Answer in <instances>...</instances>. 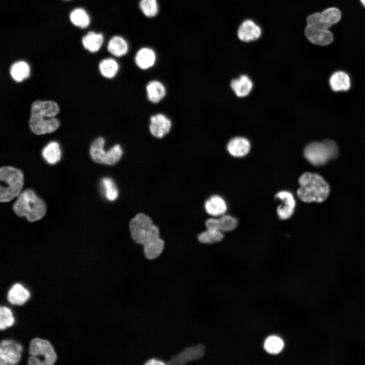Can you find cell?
Masks as SVG:
<instances>
[{
  "instance_id": "obj_8",
  "label": "cell",
  "mask_w": 365,
  "mask_h": 365,
  "mask_svg": "<svg viewBox=\"0 0 365 365\" xmlns=\"http://www.w3.org/2000/svg\"><path fill=\"white\" fill-rule=\"evenodd\" d=\"M29 128L34 134L40 135L55 131L60 125V121L55 117L46 118L30 115L28 121Z\"/></svg>"
},
{
  "instance_id": "obj_5",
  "label": "cell",
  "mask_w": 365,
  "mask_h": 365,
  "mask_svg": "<svg viewBox=\"0 0 365 365\" xmlns=\"http://www.w3.org/2000/svg\"><path fill=\"white\" fill-rule=\"evenodd\" d=\"M338 152L337 143L326 139L308 144L304 149V156L312 165L319 166L336 158Z\"/></svg>"
},
{
  "instance_id": "obj_21",
  "label": "cell",
  "mask_w": 365,
  "mask_h": 365,
  "mask_svg": "<svg viewBox=\"0 0 365 365\" xmlns=\"http://www.w3.org/2000/svg\"><path fill=\"white\" fill-rule=\"evenodd\" d=\"M206 212L212 216L224 214L227 209L225 200L220 196L213 195L209 198L205 203Z\"/></svg>"
},
{
  "instance_id": "obj_3",
  "label": "cell",
  "mask_w": 365,
  "mask_h": 365,
  "mask_svg": "<svg viewBox=\"0 0 365 365\" xmlns=\"http://www.w3.org/2000/svg\"><path fill=\"white\" fill-rule=\"evenodd\" d=\"M13 208L17 215L25 216L30 222L41 219L46 212L45 203L31 189L25 190L19 194Z\"/></svg>"
},
{
  "instance_id": "obj_22",
  "label": "cell",
  "mask_w": 365,
  "mask_h": 365,
  "mask_svg": "<svg viewBox=\"0 0 365 365\" xmlns=\"http://www.w3.org/2000/svg\"><path fill=\"white\" fill-rule=\"evenodd\" d=\"M231 86L236 95L240 97L247 96L252 88L251 80L245 75L240 76L238 79L231 82Z\"/></svg>"
},
{
  "instance_id": "obj_17",
  "label": "cell",
  "mask_w": 365,
  "mask_h": 365,
  "mask_svg": "<svg viewBox=\"0 0 365 365\" xmlns=\"http://www.w3.org/2000/svg\"><path fill=\"white\" fill-rule=\"evenodd\" d=\"M250 144L248 139L242 137H236L231 139L227 144L230 154L235 157H242L249 152Z\"/></svg>"
},
{
  "instance_id": "obj_36",
  "label": "cell",
  "mask_w": 365,
  "mask_h": 365,
  "mask_svg": "<svg viewBox=\"0 0 365 365\" xmlns=\"http://www.w3.org/2000/svg\"><path fill=\"white\" fill-rule=\"evenodd\" d=\"M145 364L148 365H155V364H164L165 363L159 359L156 358H152L148 360L145 363Z\"/></svg>"
},
{
  "instance_id": "obj_9",
  "label": "cell",
  "mask_w": 365,
  "mask_h": 365,
  "mask_svg": "<svg viewBox=\"0 0 365 365\" xmlns=\"http://www.w3.org/2000/svg\"><path fill=\"white\" fill-rule=\"evenodd\" d=\"M22 350L21 345L14 341H2L0 345L1 365L17 364L20 359Z\"/></svg>"
},
{
  "instance_id": "obj_11",
  "label": "cell",
  "mask_w": 365,
  "mask_h": 365,
  "mask_svg": "<svg viewBox=\"0 0 365 365\" xmlns=\"http://www.w3.org/2000/svg\"><path fill=\"white\" fill-rule=\"evenodd\" d=\"M304 32L308 41L316 45L326 46L331 44L334 40L333 34L328 29L307 25Z\"/></svg>"
},
{
  "instance_id": "obj_33",
  "label": "cell",
  "mask_w": 365,
  "mask_h": 365,
  "mask_svg": "<svg viewBox=\"0 0 365 365\" xmlns=\"http://www.w3.org/2000/svg\"><path fill=\"white\" fill-rule=\"evenodd\" d=\"M139 6L142 13L148 17H154L158 12L157 0H140Z\"/></svg>"
},
{
  "instance_id": "obj_24",
  "label": "cell",
  "mask_w": 365,
  "mask_h": 365,
  "mask_svg": "<svg viewBox=\"0 0 365 365\" xmlns=\"http://www.w3.org/2000/svg\"><path fill=\"white\" fill-rule=\"evenodd\" d=\"M42 155L49 164H55L61 159V152L59 143L54 141L48 143L42 150Z\"/></svg>"
},
{
  "instance_id": "obj_25",
  "label": "cell",
  "mask_w": 365,
  "mask_h": 365,
  "mask_svg": "<svg viewBox=\"0 0 365 365\" xmlns=\"http://www.w3.org/2000/svg\"><path fill=\"white\" fill-rule=\"evenodd\" d=\"M10 74L12 78L16 82H22L29 76V66L23 61L15 62L10 67Z\"/></svg>"
},
{
  "instance_id": "obj_10",
  "label": "cell",
  "mask_w": 365,
  "mask_h": 365,
  "mask_svg": "<svg viewBox=\"0 0 365 365\" xmlns=\"http://www.w3.org/2000/svg\"><path fill=\"white\" fill-rule=\"evenodd\" d=\"M171 120L164 114L158 113L150 117L149 129L151 134L157 138H162L170 131Z\"/></svg>"
},
{
  "instance_id": "obj_31",
  "label": "cell",
  "mask_w": 365,
  "mask_h": 365,
  "mask_svg": "<svg viewBox=\"0 0 365 365\" xmlns=\"http://www.w3.org/2000/svg\"><path fill=\"white\" fill-rule=\"evenodd\" d=\"M101 184L105 198L111 201L116 200L118 196V190L113 179L104 177L102 179Z\"/></svg>"
},
{
  "instance_id": "obj_2",
  "label": "cell",
  "mask_w": 365,
  "mask_h": 365,
  "mask_svg": "<svg viewBox=\"0 0 365 365\" xmlns=\"http://www.w3.org/2000/svg\"><path fill=\"white\" fill-rule=\"evenodd\" d=\"M299 184L300 187L297 190V195L304 202H322L329 195L330 186L318 174L306 172L299 178Z\"/></svg>"
},
{
  "instance_id": "obj_32",
  "label": "cell",
  "mask_w": 365,
  "mask_h": 365,
  "mask_svg": "<svg viewBox=\"0 0 365 365\" xmlns=\"http://www.w3.org/2000/svg\"><path fill=\"white\" fill-rule=\"evenodd\" d=\"M222 232L212 229H207L198 236L199 241L203 243H213L223 239Z\"/></svg>"
},
{
  "instance_id": "obj_1",
  "label": "cell",
  "mask_w": 365,
  "mask_h": 365,
  "mask_svg": "<svg viewBox=\"0 0 365 365\" xmlns=\"http://www.w3.org/2000/svg\"><path fill=\"white\" fill-rule=\"evenodd\" d=\"M130 233L134 241L143 245L144 253L149 260L159 257L164 247L163 240L159 237V229L148 215L139 213L130 222Z\"/></svg>"
},
{
  "instance_id": "obj_26",
  "label": "cell",
  "mask_w": 365,
  "mask_h": 365,
  "mask_svg": "<svg viewBox=\"0 0 365 365\" xmlns=\"http://www.w3.org/2000/svg\"><path fill=\"white\" fill-rule=\"evenodd\" d=\"M103 42L102 34L93 31L89 32L82 39V43L84 48L92 53L98 51L101 48Z\"/></svg>"
},
{
  "instance_id": "obj_6",
  "label": "cell",
  "mask_w": 365,
  "mask_h": 365,
  "mask_svg": "<svg viewBox=\"0 0 365 365\" xmlns=\"http://www.w3.org/2000/svg\"><path fill=\"white\" fill-rule=\"evenodd\" d=\"M105 139L102 137L95 138L90 148V155L92 160L99 164L113 165L121 159L123 149L119 144H116L108 151L104 149Z\"/></svg>"
},
{
  "instance_id": "obj_15",
  "label": "cell",
  "mask_w": 365,
  "mask_h": 365,
  "mask_svg": "<svg viewBox=\"0 0 365 365\" xmlns=\"http://www.w3.org/2000/svg\"><path fill=\"white\" fill-rule=\"evenodd\" d=\"M275 198L280 199L283 205L277 208V213L281 220L289 218L293 214L296 206V201L293 194L286 191H280L275 195Z\"/></svg>"
},
{
  "instance_id": "obj_35",
  "label": "cell",
  "mask_w": 365,
  "mask_h": 365,
  "mask_svg": "<svg viewBox=\"0 0 365 365\" xmlns=\"http://www.w3.org/2000/svg\"><path fill=\"white\" fill-rule=\"evenodd\" d=\"M237 224V220L230 215H223L218 219V228L221 232L233 230L236 227Z\"/></svg>"
},
{
  "instance_id": "obj_4",
  "label": "cell",
  "mask_w": 365,
  "mask_h": 365,
  "mask_svg": "<svg viewBox=\"0 0 365 365\" xmlns=\"http://www.w3.org/2000/svg\"><path fill=\"white\" fill-rule=\"evenodd\" d=\"M0 201L7 202L18 196L24 185V175L21 170L11 166L1 168Z\"/></svg>"
},
{
  "instance_id": "obj_30",
  "label": "cell",
  "mask_w": 365,
  "mask_h": 365,
  "mask_svg": "<svg viewBox=\"0 0 365 365\" xmlns=\"http://www.w3.org/2000/svg\"><path fill=\"white\" fill-rule=\"evenodd\" d=\"M264 347L265 350L271 354H277L281 352L284 347V342L278 336L272 335L266 338Z\"/></svg>"
},
{
  "instance_id": "obj_18",
  "label": "cell",
  "mask_w": 365,
  "mask_h": 365,
  "mask_svg": "<svg viewBox=\"0 0 365 365\" xmlns=\"http://www.w3.org/2000/svg\"><path fill=\"white\" fill-rule=\"evenodd\" d=\"M145 89L148 99L153 103L159 102L166 94L165 87L158 80L150 81L147 84Z\"/></svg>"
},
{
  "instance_id": "obj_34",
  "label": "cell",
  "mask_w": 365,
  "mask_h": 365,
  "mask_svg": "<svg viewBox=\"0 0 365 365\" xmlns=\"http://www.w3.org/2000/svg\"><path fill=\"white\" fill-rule=\"evenodd\" d=\"M14 322V318L11 310L7 307L1 306L0 308V328L5 330L11 326Z\"/></svg>"
},
{
  "instance_id": "obj_19",
  "label": "cell",
  "mask_w": 365,
  "mask_h": 365,
  "mask_svg": "<svg viewBox=\"0 0 365 365\" xmlns=\"http://www.w3.org/2000/svg\"><path fill=\"white\" fill-rule=\"evenodd\" d=\"M29 291L21 284L16 283L10 289L7 296L8 301L14 305H21L29 298Z\"/></svg>"
},
{
  "instance_id": "obj_23",
  "label": "cell",
  "mask_w": 365,
  "mask_h": 365,
  "mask_svg": "<svg viewBox=\"0 0 365 365\" xmlns=\"http://www.w3.org/2000/svg\"><path fill=\"white\" fill-rule=\"evenodd\" d=\"M107 48L108 52L113 55L122 57L127 53L129 46L127 41L123 38L117 35L110 39Z\"/></svg>"
},
{
  "instance_id": "obj_20",
  "label": "cell",
  "mask_w": 365,
  "mask_h": 365,
  "mask_svg": "<svg viewBox=\"0 0 365 365\" xmlns=\"http://www.w3.org/2000/svg\"><path fill=\"white\" fill-rule=\"evenodd\" d=\"M329 82L332 89L336 92L347 91L351 86L349 75L342 71L334 72L330 77Z\"/></svg>"
},
{
  "instance_id": "obj_14",
  "label": "cell",
  "mask_w": 365,
  "mask_h": 365,
  "mask_svg": "<svg viewBox=\"0 0 365 365\" xmlns=\"http://www.w3.org/2000/svg\"><path fill=\"white\" fill-rule=\"evenodd\" d=\"M261 34V27L250 19L243 21L237 31L238 38L245 42L256 41L260 38Z\"/></svg>"
},
{
  "instance_id": "obj_37",
  "label": "cell",
  "mask_w": 365,
  "mask_h": 365,
  "mask_svg": "<svg viewBox=\"0 0 365 365\" xmlns=\"http://www.w3.org/2000/svg\"><path fill=\"white\" fill-rule=\"evenodd\" d=\"M362 5L365 7V0H360Z\"/></svg>"
},
{
  "instance_id": "obj_38",
  "label": "cell",
  "mask_w": 365,
  "mask_h": 365,
  "mask_svg": "<svg viewBox=\"0 0 365 365\" xmlns=\"http://www.w3.org/2000/svg\"><path fill=\"white\" fill-rule=\"evenodd\" d=\"M64 1H68V0H64Z\"/></svg>"
},
{
  "instance_id": "obj_12",
  "label": "cell",
  "mask_w": 365,
  "mask_h": 365,
  "mask_svg": "<svg viewBox=\"0 0 365 365\" xmlns=\"http://www.w3.org/2000/svg\"><path fill=\"white\" fill-rule=\"evenodd\" d=\"M204 353V347L198 344L184 350L172 357L168 361L169 364H184L202 357Z\"/></svg>"
},
{
  "instance_id": "obj_29",
  "label": "cell",
  "mask_w": 365,
  "mask_h": 365,
  "mask_svg": "<svg viewBox=\"0 0 365 365\" xmlns=\"http://www.w3.org/2000/svg\"><path fill=\"white\" fill-rule=\"evenodd\" d=\"M322 21L327 28L338 22L341 18V11L337 8H327L320 13Z\"/></svg>"
},
{
  "instance_id": "obj_13",
  "label": "cell",
  "mask_w": 365,
  "mask_h": 365,
  "mask_svg": "<svg viewBox=\"0 0 365 365\" xmlns=\"http://www.w3.org/2000/svg\"><path fill=\"white\" fill-rule=\"evenodd\" d=\"M60 112L58 104L52 100L34 101L30 107V115L46 118L55 117Z\"/></svg>"
},
{
  "instance_id": "obj_7",
  "label": "cell",
  "mask_w": 365,
  "mask_h": 365,
  "mask_svg": "<svg viewBox=\"0 0 365 365\" xmlns=\"http://www.w3.org/2000/svg\"><path fill=\"white\" fill-rule=\"evenodd\" d=\"M29 353L36 358L40 357L39 365H52L57 359L56 353L50 342L35 338L29 345Z\"/></svg>"
},
{
  "instance_id": "obj_16",
  "label": "cell",
  "mask_w": 365,
  "mask_h": 365,
  "mask_svg": "<svg viewBox=\"0 0 365 365\" xmlns=\"http://www.w3.org/2000/svg\"><path fill=\"white\" fill-rule=\"evenodd\" d=\"M134 60L138 68L146 70L154 66L156 60V55L151 48H142L137 52Z\"/></svg>"
},
{
  "instance_id": "obj_27",
  "label": "cell",
  "mask_w": 365,
  "mask_h": 365,
  "mask_svg": "<svg viewBox=\"0 0 365 365\" xmlns=\"http://www.w3.org/2000/svg\"><path fill=\"white\" fill-rule=\"evenodd\" d=\"M99 69L103 77L107 79H112L117 74L119 65L116 60L113 58H106L99 63Z\"/></svg>"
},
{
  "instance_id": "obj_28",
  "label": "cell",
  "mask_w": 365,
  "mask_h": 365,
  "mask_svg": "<svg viewBox=\"0 0 365 365\" xmlns=\"http://www.w3.org/2000/svg\"><path fill=\"white\" fill-rule=\"evenodd\" d=\"M69 18L73 24L80 28H86L90 23L88 15L82 8H76L73 10L70 13Z\"/></svg>"
}]
</instances>
